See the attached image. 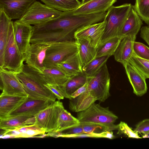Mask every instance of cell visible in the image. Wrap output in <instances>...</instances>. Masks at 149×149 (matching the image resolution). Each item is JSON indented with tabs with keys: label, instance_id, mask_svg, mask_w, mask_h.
<instances>
[{
	"label": "cell",
	"instance_id": "4fadbf2b",
	"mask_svg": "<svg viewBox=\"0 0 149 149\" xmlns=\"http://www.w3.org/2000/svg\"><path fill=\"white\" fill-rule=\"evenodd\" d=\"M54 102L48 99L28 96L25 100L6 118L21 115L35 116Z\"/></svg>",
	"mask_w": 149,
	"mask_h": 149
},
{
	"label": "cell",
	"instance_id": "9a60e30c",
	"mask_svg": "<svg viewBox=\"0 0 149 149\" xmlns=\"http://www.w3.org/2000/svg\"><path fill=\"white\" fill-rule=\"evenodd\" d=\"M36 0H0V10L11 19H19Z\"/></svg>",
	"mask_w": 149,
	"mask_h": 149
},
{
	"label": "cell",
	"instance_id": "ffe728a7",
	"mask_svg": "<svg viewBox=\"0 0 149 149\" xmlns=\"http://www.w3.org/2000/svg\"><path fill=\"white\" fill-rule=\"evenodd\" d=\"M28 96L11 95L0 96V119L7 117L22 103Z\"/></svg>",
	"mask_w": 149,
	"mask_h": 149
},
{
	"label": "cell",
	"instance_id": "1f68e13d",
	"mask_svg": "<svg viewBox=\"0 0 149 149\" xmlns=\"http://www.w3.org/2000/svg\"><path fill=\"white\" fill-rule=\"evenodd\" d=\"M129 62L140 71L146 79H149V60L140 58L134 54Z\"/></svg>",
	"mask_w": 149,
	"mask_h": 149
},
{
	"label": "cell",
	"instance_id": "8fae6325",
	"mask_svg": "<svg viewBox=\"0 0 149 149\" xmlns=\"http://www.w3.org/2000/svg\"><path fill=\"white\" fill-rule=\"evenodd\" d=\"M106 24V22L104 20L100 22L84 26L74 33L73 37L75 40L86 39L92 46L97 49L100 44Z\"/></svg>",
	"mask_w": 149,
	"mask_h": 149
},
{
	"label": "cell",
	"instance_id": "ac0fdd59",
	"mask_svg": "<svg viewBox=\"0 0 149 149\" xmlns=\"http://www.w3.org/2000/svg\"><path fill=\"white\" fill-rule=\"evenodd\" d=\"M136 35L130 34L121 40L114 55V59L123 65L128 63L134 54L133 45Z\"/></svg>",
	"mask_w": 149,
	"mask_h": 149
},
{
	"label": "cell",
	"instance_id": "f35d334b",
	"mask_svg": "<svg viewBox=\"0 0 149 149\" xmlns=\"http://www.w3.org/2000/svg\"><path fill=\"white\" fill-rule=\"evenodd\" d=\"M45 86L53 93L58 100L63 99L64 97L58 87L50 85H46Z\"/></svg>",
	"mask_w": 149,
	"mask_h": 149
},
{
	"label": "cell",
	"instance_id": "ab89813d",
	"mask_svg": "<svg viewBox=\"0 0 149 149\" xmlns=\"http://www.w3.org/2000/svg\"><path fill=\"white\" fill-rule=\"evenodd\" d=\"M140 36L149 46V25L143 26L141 29Z\"/></svg>",
	"mask_w": 149,
	"mask_h": 149
},
{
	"label": "cell",
	"instance_id": "603a6c76",
	"mask_svg": "<svg viewBox=\"0 0 149 149\" xmlns=\"http://www.w3.org/2000/svg\"><path fill=\"white\" fill-rule=\"evenodd\" d=\"M12 20L0 10V68L4 65V54L10 25Z\"/></svg>",
	"mask_w": 149,
	"mask_h": 149
},
{
	"label": "cell",
	"instance_id": "4316f807",
	"mask_svg": "<svg viewBox=\"0 0 149 149\" xmlns=\"http://www.w3.org/2000/svg\"><path fill=\"white\" fill-rule=\"evenodd\" d=\"M40 0L45 4L63 12L73 10L81 4L78 0Z\"/></svg>",
	"mask_w": 149,
	"mask_h": 149
},
{
	"label": "cell",
	"instance_id": "e575fe53",
	"mask_svg": "<svg viewBox=\"0 0 149 149\" xmlns=\"http://www.w3.org/2000/svg\"><path fill=\"white\" fill-rule=\"evenodd\" d=\"M134 54L137 56L149 60V47L139 42L135 41L133 45Z\"/></svg>",
	"mask_w": 149,
	"mask_h": 149
},
{
	"label": "cell",
	"instance_id": "7c38bea8",
	"mask_svg": "<svg viewBox=\"0 0 149 149\" xmlns=\"http://www.w3.org/2000/svg\"><path fill=\"white\" fill-rule=\"evenodd\" d=\"M50 45L45 43H31L29 48L24 54L26 63L42 73L45 68L44 61L46 51Z\"/></svg>",
	"mask_w": 149,
	"mask_h": 149
},
{
	"label": "cell",
	"instance_id": "5b68a950",
	"mask_svg": "<svg viewBox=\"0 0 149 149\" xmlns=\"http://www.w3.org/2000/svg\"><path fill=\"white\" fill-rule=\"evenodd\" d=\"M77 118L81 123L99 124L109 127L112 131L118 130V125L114 124L118 116L100 104L94 103L86 109L77 112Z\"/></svg>",
	"mask_w": 149,
	"mask_h": 149
},
{
	"label": "cell",
	"instance_id": "60d3db41",
	"mask_svg": "<svg viewBox=\"0 0 149 149\" xmlns=\"http://www.w3.org/2000/svg\"><path fill=\"white\" fill-rule=\"evenodd\" d=\"M88 82L87 79L86 83L71 95L70 99L76 97L86 91L88 88Z\"/></svg>",
	"mask_w": 149,
	"mask_h": 149
},
{
	"label": "cell",
	"instance_id": "52a82bcc",
	"mask_svg": "<svg viewBox=\"0 0 149 149\" xmlns=\"http://www.w3.org/2000/svg\"><path fill=\"white\" fill-rule=\"evenodd\" d=\"M24 61V55L20 52L15 41L12 21L4 52V65L1 68L16 74L22 70Z\"/></svg>",
	"mask_w": 149,
	"mask_h": 149
},
{
	"label": "cell",
	"instance_id": "30bf717a",
	"mask_svg": "<svg viewBox=\"0 0 149 149\" xmlns=\"http://www.w3.org/2000/svg\"><path fill=\"white\" fill-rule=\"evenodd\" d=\"M0 89L2 91L0 96L6 95L28 96L16 74L0 68Z\"/></svg>",
	"mask_w": 149,
	"mask_h": 149
},
{
	"label": "cell",
	"instance_id": "d6986e66",
	"mask_svg": "<svg viewBox=\"0 0 149 149\" xmlns=\"http://www.w3.org/2000/svg\"><path fill=\"white\" fill-rule=\"evenodd\" d=\"M56 66L70 77L83 73L78 51L58 63Z\"/></svg>",
	"mask_w": 149,
	"mask_h": 149
},
{
	"label": "cell",
	"instance_id": "e0dca14e",
	"mask_svg": "<svg viewBox=\"0 0 149 149\" xmlns=\"http://www.w3.org/2000/svg\"><path fill=\"white\" fill-rule=\"evenodd\" d=\"M117 0H92L81 4L72 10L74 15H89L105 12L113 6Z\"/></svg>",
	"mask_w": 149,
	"mask_h": 149
},
{
	"label": "cell",
	"instance_id": "f1b7e54d",
	"mask_svg": "<svg viewBox=\"0 0 149 149\" xmlns=\"http://www.w3.org/2000/svg\"><path fill=\"white\" fill-rule=\"evenodd\" d=\"M122 39L118 37L114 38L99 45L96 49V58L104 56L110 57L114 55Z\"/></svg>",
	"mask_w": 149,
	"mask_h": 149
},
{
	"label": "cell",
	"instance_id": "277c9868",
	"mask_svg": "<svg viewBox=\"0 0 149 149\" xmlns=\"http://www.w3.org/2000/svg\"><path fill=\"white\" fill-rule=\"evenodd\" d=\"M132 5L125 3L118 6H112L109 9L104 19L106 24L100 45L112 38L119 37Z\"/></svg>",
	"mask_w": 149,
	"mask_h": 149
},
{
	"label": "cell",
	"instance_id": "f546056e",
	"mask_svg": "<svg viewBox=\"0 0 149 149\" xmlns=\"http://www.w3.org/2000/svg\"><path fill=\"white\" fill-rule=\"evenodd\" d=\"M109 57L104 56L95 58L82 67L83 73L87 77H92L106 63Z\"/></svg>",
	"mask_w": 149,
	"mask_h": 149
},
{
	"label": "cell",
	"instance_id": "4dcf8cb0",
	"mask_svg": "<svg viewBox=\"0 0 149 149\" xmlns=\"http://www.w3.org/2000/svg\"><path fill=\"white\" fill-rule=\"evenodd\" d=\"M133 6L141 19L149 25V0H135Z\"/></svg>",
	"mask_w": 149,
	"mask_h": 149
},
{
	"label": "cell",
	"instance_id": "83f0119b",
	"mask_svg": "<svg viewBox=\"0 0 149 149\" xmlns=\"http://www.w3.org/2000/svg\"><path fill=\"white\" fill-rule=\"evenodd\" d=\"M80 122L76 118L63 108L61 111L58 119L57 127L55 132H61L65 130L76 126Z\"/></svg>",
	"mask_w": 149,
	"mask_h": 149
},
{
	"label": "cell",
	"instance_id": "cb8c5ba5",
	"mask_svg": "<svg viewBox=\"0 0 149 149\" xmlns=\"http://www.w3.org/2000/svg\"><path fill=\"white\" fill-rule=\"evenodd\" d=\"M87 77L83 73L70 78L62 86L58 87L64 97L69 100L71 95L86 82Z\"/></svg>",
	"mask_w": 149,
	"mask_h": 149
},
{
	"label": "cell",
	"instance_id": "484cf974",
	"mask_svg": "<svg viewBox=\"0 0 149 149\" xmlns=\"http://www.w3.org/2000/svg\"><path fill=\"white\" fill-rule=\"evenodd\" d=\"M32 116H33L21 115L1 119L0 129L5 130H13L31 125H32L27 124L25 122L29 118Z\"/></svg>",
	"mask_w": 149,
	"mask_h": 149
},
{
	"label": "cell",
	"instance_id": "836d02e7",
	"mask_svg": "<svg viewBox=\"0 0 149 149\" xmlns=\"http://www.w3.org/2000/svg\"><path fill=\"white\" fill-rule=\"evenodd\" d=\"M81 123L84 133L97 134L107 131H111L109 127L102 125L94 123Z\"/></svg>",
	"mask_w": 149,
	"mask_h": 149
},
{
	"label": "cell",
	"instance_id": "b9f144b4",
	"mask_svg": "<svg viewBox=\"0 0 149 149\" xmlns=\"http://www.w3.org/2000/svg\"><path fill=\"white\" fill-rule=\"evenodd\" d=\"M142 138H149V132L143 134Z\"/></svg>",
	"mask_w": 149,
	"mask_h": 149
},
{
	"label": "cell",
	"instance_id": "ee69618b",
	"mask_svg": "<svg viewBox=\"0 0 149 149\" xmlns=\"http://www.w3.org/2000/svg\"></svg>",
	"mask_w": 149,
	"mask_h": 149
},
{
	"label": "cell",
	"instance_id": "8992f818",
	"mask_svg": "<svg viewBox=\"0 0 149 149\" xmlns=\"http://www.w3.org/2000/svg\"><path fill=\"white\" fill-rule=\"evenodd\" d=\"M79 44L71 40L53 43L47 49L44 61L45 68L57 67V64L78 51Z\"/></svg>",
	"mask_w": 149,
	"mask_h": 149
},
{
	"label": "cell",
	"instance_id": "7a4b0ae2",
	"mask_svg": "<svg viewBox=\"0 0 149 149\" xmlns=\"http://www.w3.org/2000/svg\"><path fill=\"white\" fill-rule=\"evenodd\" d=\"M16 75L29 97L56 101V97L45 86L47 84L38 71L24 64L22 70Z\"/></svg>",
	"mask_w": 149,
	"mask_h": 149
},
{
	"label": "cell",
	"instance_id": "6da1fadb",
	"mask_svg": "<svg viewBox=\"0 0 149 149\" xmlns=\"http://www.w3.org/2000/svg\"><path fill=\"white\" fill-rule=\"evenodd\" d=\"M107 13L74 15L72 11L64 12L59 17L42 23L40 29L43 32H62L71 38L79 28L103 21Z\"/></svg>",
	"mask_w": 149,
	"mask_h": 149
},
{
	"label": "cell",
	"instance_id": "5bb4252c",
	"mask_svg": "<svg viewBox=\"0 0 149 149\" xmlns=\"http://www.w3.org/2000/svg\"><path fill=\"white\" fill-rule=\"evenodd\" d=\"M13 26L16 43L20 53L24 55L31 44L33 27L18 19L13 22Z\"/></svg>",
	"mask_w": 149,
	"mask_h": 149
},
{
	"label": "cell",
	"instance_id": "7bdbcfd3",
	"mask_svg": "<svg viewBox=\"0 0 149 149\" xmlns=\"http://www.w3.org/2000/svg\"><path fill=\"white\" fill-rule=\"evenodd\" d=\"M92 0H82L81 1V4H83L89 2Z\"/></svg>",
	"mask_w": 149,
	"mask_h": 149
},
{
	"label": "cell",
	"instance_id": "9c48e42d",
	"mask_svg": "<svg viewBox=\"0 0 149 149\" xmlns=\"http://www.w3.org/2000/svg\"><path fill=\"white\" fill-rule=\"evenodd\" d=\"M64 108L61 102L55 101L35 116V125L46 132H55L60 113Z\"/></svg>",
	"mask_w": 149,
	"mask_h": 149
},
{
	"label": "cell",
	"instance_id": "74e56055",
	"mask_svg": "<svg viewBox=\"0 0 149 149\" xmlns=\"http://www.w3.org/2000/svg\"><path fill=\"white\" fill-rule=\"evenodd\" d=\"M61 132L66 135H73L84 133L82 125L80 123L76 126L65 130Z\"/></svg>",
	"mask_w": 149,
	"mask_h": 149
},
{
	"label": "cell",
	"instance_id": "3957f363",
	"mask_svg": "<svg viewBox=\"0 0 149 149\" xmlns=\"http://www.w3.org/2000/svg\"><path fill=\"white\" fill-rule=\"evenodd\" d=\"M87 79L88 88L84 93L89 103L92 105L97 100L104 102L110 96V76L106 63L94 75Z\"/></svg>",
	"mask_w": 149,
	"mask_h": 149
},
{
	"label": "cell",
	"instance_id": "7402d4cb",
	"mask_svg": "<svg viewBox=\"0 0 149 149\" xmlns=\"http://www.w3.org/2000/svg\"><path fill=\"white\" fill-rule=\"evenodd\" d=\"M40 74L47 85L57 87L63 86L71 78L58 67L51 68H45Z\"/></svg>",
	"mask_w": 149,
	"mask_h": 149
},
{
	"label": "cell",
	"instance_id": "ba28073f",
	"mask_svg": "<svg viewBox=\"0 0 149 149\" xmlns=\"http://www.w3.org/2000/svg\"><path fill=\"white\" fill-rule=\"evenodd\" d=\"M63 12L36 1L18 20L23 23L35 26L56 18Z\"/></svg>",
	"mask_w": 149,
	"mask_h": 149
},
{
	"label": "cell",
	"instance_id": "8d00e7d4",
	"mask_svg": "<svg viewBox=\"0 0 149 149\" xmlns=\"http://www.w3.org/2000/svg\"><path fill=\"white\" fill-rule=\"evenodd\" d=\"M134 130L139 133L144 134L149 132V119H146L139 122Z\"/></svg>",
	"mask_w": 149,
	"mask_h": 149
},
{
	"label": "cell",
	"instance_id": "2e32d148",
	"mask_svg": "<svg viewBox=\"0 0 149 149\" xmlns=\"http://www.w3.org/2000/svg\"><path fill=\"white\" fill-rule=\"evenodd\" d=\"M123 66L133 90V93L137 96H141L147 91L146 78L137 68L129 62Z\"/></svg>",
	"mask_w": 149,
	"mask_h": 149
},
{
	"label": "cell",
	"instance_id": "d6a6232c",
	"mask_svg": "<svg viewBox=\"0 0 149 149\" xmlns=\"http://www.w3.org/2000/svg\"><path fill=\"white\" fill-rule=\"evenodd\" d=\"M21 132L20 138H28L40 134H45V132L39 128L35 124L27 127L17 129Z\"/></svg>",
	"mask_w": 149,
	"mask_h": 149
},
{
	"label": "cell",
	"instance_id": "d4e9b609",
	"mask_svg": "<svg viewBox=\"0 0 149 149\" xmlns=\"http://www.w3.org/2000/svg\"><path fill=\"white\" fill-rule=\"evenodd\" d=\"M75 40L79 44L78 53L83 67L96 58V49L86 39Z\"/></svg>",
	"mask_w": 149,
	"mask_h": 149
},
{
	"label": "cell",
	"instance_id": "d590c367",
	"mask_svg": "<svg viewBox=\"0 0 149 149\" xmlns=\"http://www.w3.org/2000/svg\"><path fill=\"white\" fill-rule=\"evenodd\" d=\"M118 131L117 134H124L129 138L135 139L142 138L139 136V133L134 130H133L126 123L121 121L119 124H118Z\"/></svg>",
	"mask_w": 149,
	"mask_h": 149
},
{
	"label": "cell",
	"instance_id": "44dd1931",
	"mask_svg": "<svg viewBox=\"0 0 149 149\" xmlns=\"http://www.w3.org/2000/svg\"><path fill=\"white\" fill-rule=\"evenodd\" d=\"M141 20L132 5L119 37L123 38L130 34L136 35L143 24Z\"/></svg>",
	"mask_w": 149,
	"mask_h": 149
}]
</instances>
